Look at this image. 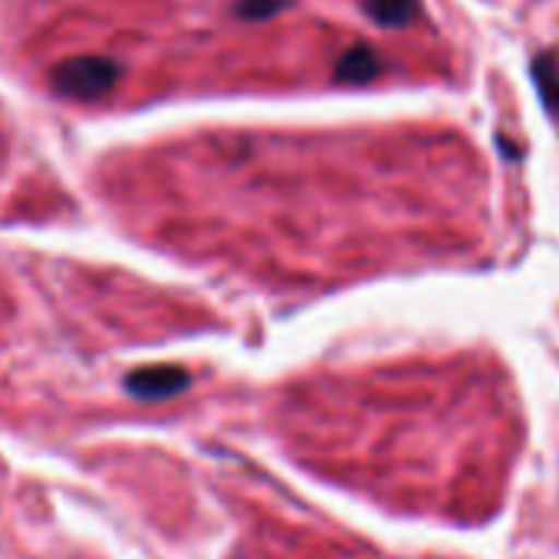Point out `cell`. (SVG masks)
Here are the masks:
<instances>
[{
    "label": "cell",
    "mask_w": 559,
    "mask_h": 559,
    "mask_svg": "<svg viewBox=\"0 0 559 559\" xmlns=\"http://www.w3.org/2000/svg\"><path fill=\"white\" fill-rule=\"evenodd\" d=\"M119 76H122V67L116 60L86 53V57L60 60L50 73V83L67 99L93 103V99H103L106 93H112Z\"/></svg>",
    "instance_id": "1"
},
{
    "label": "cell",
    "mask_w": 559,
    "mask_h": 559,
    "mask_svg": "<svg viewBox=\"0 0 559 559\" xmlns=\"http://www.w3.org/2000/svg\"><path fill=\"white\" fill-rule=\"evenodd\" d=\"M188 385V376L181 369H139L126 379V389L135 395V399H168L175 395L178 389Z\"/></svg>",
    "instance_id": "2"
},
{
    "label": "cell",
    "mask_w": 559,
    "mask_h": 559,
    "mask_svg": "<svg viewBox=\"0 0 559 559\" xmlns=\"http://www.w3.org/2000/svg\"><path fill=\"white\" fill-rule=\"evenodd\" d=\"M382 73V57L372 47H353L340 57L336 63V80L340 83H369Z\"/></svg>",
    "instance_id": "3"
},
{
    "label": "cell",
    "mask_w": 559,
    "mask_h": 559,
    "mask_svg": "<svg viewBox=\"0 0 559 559\" xmlns=\"http://www.w3.org/2000/svg\"><path fill=\"white\" fill-rule=\"evenodd\" d=\"M362 11L385 31L408 27L418 17V0H362Z\"/></svg>",
    "instance_id": "4"
},
{
    "label": "cell",
    "mask_w": 559,
    "mask_h": 559,
    "mask_svg": "<svg viewBox=\"0 0 559 559\" xmlns=\"http://www.w3.org/2000/svg\"><path fill=\"white\" fill-rule=\"evenodd\" d=\"M536 90L552 116H559V50H546L533 60Z\"/></svg>",
    "instance_id": "5"
},
{
    "label": "cell",
    "mask_w": 559,
    "mask_h": 559,
    "mask_svg": "<svg viewBox=\"0 0 559 559\" xmlns=\"http://www.w3.org/2000/svg\"><path fill=\"white\" fill-rule=\"evenodd\" d=\"M294 0H237L234 4V14L240 21H250V24H260L266 17H276L280 11H287Z\"/></svg>",
    "instance_id": "6"
}]
</instances>
